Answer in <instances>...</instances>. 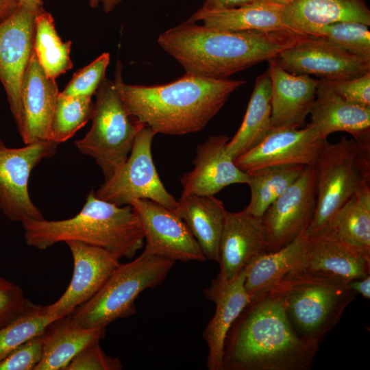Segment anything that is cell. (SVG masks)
Instances as JSON below:
<instances>
[{"label":"cell","instance_id":"6da1fadb","mask_svg":"<svg viewBox=\"0 0 370 370\" xmlns=\"http://www.w3.org/2000/svg\"><path fill=\"white\" fill-rule=\"evenodd\" d=\"M118 60L114 82L128 112L156 134L183 135L202 130L230 95L246 82L185 73L165 84H127Z\"/></svg>","mask_w":370,"mask_h":370},{"label":"cell","instance_id":"7a4b0ae2","mask_svg":"<svg viewBox=\"0 0 370 370\" xmlns=\"http://www.w3.org/2000/svg\"><path fill=\"white\" fill-rule=\"evenodd\" d=\"M304 36L289 30H219L186 21L162 33L157 41L186 73L224 79L275 58Z\"/></svg>","mask_w":370,"mask_h":370},{"label":"cell","instance_id":"3957f363","mask_svg":"<svg viewBox=\"0 0 370 370\" xmlns=\"http://www.w3.org/2000/svg\"><path fill=\"white\" fill-rule=\"evenodd\" d=\"M319 344L300 336L271 293L252 298L230 327L223 370H309Z\"/></svg>","mask_w":370,"mask_h":370},{"label":"cell","instance_id":"277c9868","mask_svg":"<svg viewBox=\"0 0 370 370\" xmlns=\"http://www.w3.org/2000/svg\"><path fill=\"white\" fill-rule=\"evenodd\" d=\"M27 245L45 249L56 243L79 241L104 249L119 259L133 258L144 245L143 230L131 205L119 206L88 194L82 210L63 220L21 222Z\"/></svg>","mask_w":370,"mask_h":370},{"label":"cell","instance_id":"5b68a950","mask_svg":"<svg viewBox=\"0 0 370 370\" xmlns=\"http://www.w3.org/2000/svg\"><path fill=\"white\" fill-rule=\"evenodd\" d=\"M175 262L145 249L132 261L120 263L99 291L72 312V321L84 328L106 329L134 314L138 295L161 284Z\"/></svg>","mask_w":370,"mask_h":370},{"label":"cell","instance_id":"8992f818","mask_svg":"<svg viewBox=\"0 0 370 370\" xmlns=\"http://www.w3.org/2000/svg\"><path fill=\"white\" fill-rule=\"evenodd\" d=\"M314 166L316 208L307 237L325 231L336 212L364 183L370 182V137L343 136L334 144L328 143Z\"/></svg>","mask_w":370,"mask_h":370},{"label":"cell","instance_id":"52a82bcc","mask_svg":"<svg viewBox=\"0 0 370 370\" xmlns=\"http://www.w3.org/2000/svg\"><path fill=\"white\" fill-rule=\"evenodd\" d=\"M269 292L280 302L294 330L317 344L357 295L347 282L304 276H285Z\"/></svg>","mask_w":370,"mask_h":370},{"label":"cell","instance_id":"ba28073f","mask_svg":"<svg viewBox=\"0 0 370 370\" xmlns=\"http://www.w3.org/2000/svg\"><path fill=\"white\" fill-rule=\"evenodd\" d=\"M95 95L91 127L75 145L96 161L106 181L125 162L144 125L128 112L114 81L105 77Z\"/></svg>","mask_w":370,"mask_h":370},{"label":"cell","instance_id":"9c48e42d","mask_svg":"<svg viewBox=\"0 0 370 370\" xmlns=\"http://www.w3.org/2000/svg\"><path fill=\"white\" fill-rule=\"evenodd\" d=\"M156 133L143 125L123 165L95 192L100 199L122 206L135 199H147L175 210L177 201L165 188L154 165L151 144Z\"/></svg>","mask_w":370,"mask_h":370},{"label":"cell","instance_id":"30bf717a","mask_svg":"<svg viewBox=\"0 0 370 370\" xmlns=\"http://www.w3.org/2000/svg\"><path fill=\"white\" fill-rule=\"evenodd\" d=\"M58 145L45 140L10 148L0 140V210L8 219H45L30 198L28 182L33 169L42 160L52 158Z\"/></svg>","mask_w":370,"mask_h":370},{"label":"cell","instance_id":"8fae6325","mask_svg":"<svg viewBox=\"0 0 370 370\" xmlns=\"http://www.w3.org/2000/svg\"><path fill=\"white\" fill-rule=\"evenodd\" d=\"M315 208L316 171L314 166H306L299 177L261 217L270 251H278L304 234Z\"/></svg>","mask_w":370,"mask_h":370},{"label":"cell","instance_id":"7c38bea8","mask_svg":"<svg viewBox=\"0 0 370 370\" xmlns=\"http://www.w3.org/2000/svg\"><path fill=\"white\" fill-rule=\"evenodd\" d=\"M42 6L20 5L0 24V81L16 126L21 117V87L34 51L35 19Z\"/></svg>","mask_w":370,"mask_h":370},{"label":"cell","instance_id":"4fadbf2b","mask_svg":"<svg viewBox=\"0 0 370 370\" xmlns=\"http://www.w3.org/2000/svg\"><path fill=\"white\" fill-rule=\"evenodd\" d=\"M328 143L310 123L299 129L273 128L259 144L234 162L245 173L267 166H314Z\"/></svg>","mask_w":370,"mask_h":370},{"label":"cell","instance_id":"5bb4252c","mask_svg":"<svg viewBox=\"0 0 370 370\" xmlns=\"http://www.w3.org/2000/svg\"><path fill=\"white\" fill-rule=\"evenodd\" d=\"M130 205L143 230L145 249L175 262L206 260L188 227L173 210L147 199H135Z\"/></svg>","mask_w":370,"mask_h":370},{"label":"cell","instance_id":"9a60e30c","mask_svg":"<svg viewBox=\"0 0 370 370\" xmlns=\"http://www.w3.org/2000/svg\"><path fill=\"white\" fill-rule=\"evenodd\" d=\"M369 274L370 258L325 231L308 237L304 254L285 276L330 279L348 283Z\"/></svg>","mask_w":370,"mask_h":370},{"label":"cell","instance_id":"2e32d148","mask_svg":"<svg viewBox=\"0 0 370 370\" xmlns=\"http://www.w3.org/2000/svg\"><path fill=\"white\" fill-rule=\"evenodd\" d=\"M273 59L289 73L312 75L321 80L352 79L370 72V61L308 36Z\"/></svg>","mask_w":370,"mask_h":370},{"label":"cell","instance_id":"e0dca14e","mask_svg":"<svg viewBox=\"0 0 370 370\" xmlns=\"http://www.w3.org/2000/svg\"><path fill=\"white\" fill-rule=\"evenodd\" d=\"M66 244L73 260L71 280L62 296L46 306L47 312L56 319L71 314L89 300L120 264L118 257L104 249L75 241Z\"/></svg>","mask_w":370,"mask_h":370},{"label":"cell","instance_id":"ac0fdd59","mask_svg":"<svg viewBox=\"0 0 370 370\" xmlns=\"http://www.w3.org/2000/svg\"><path fill=\"white\" fill-rule=\"evenodd\" d=\"M271 252L261 217L243 210L225 214L219 246L220 271L214 279L227 282L238 276L259 256Z\"/></svg>","mask_w":370,"mask_h":370},{"label":"cell","instance_id":"d6986e66","mask_svg":"<svg viewBox=\"0 0 370 370\" xmlns=\"http://www.w3.org/2000/svg\"><path fill=\"white\" fill-rule=\"evenodd\" d=\"M60 92L56 79L47 76L34 51L21 83L17 125L25 145L51 140V122Z\"/></svg>","mask_w":370,"mask_h":370},{"label":"cell","instance_id":"ffe728a7","mask_svg":"<svg viewBox=\"0 0 370 370\" xmlns=\"http://www.w3.org/2000/svg\"><path fill=\"white\" fill-rule=\"evenodd\" d=\"M226 134L211 135L197 147L194 168L180 178L182 193L214 196L234 184H247L249 174L241 171L227 153Z\"/></svg>","mask_w":370,"mask_h":370},{"label":"cell","instance_id":"44dd1931","mask_svg":"<svg viewBox=\"0 0 370 370\" xmlns=\"http://www.w3.org/2000/svg\"><path fill=\"white\" fill-rule=\"evenodd\" d=\"M268 62L271 81V129L303 127L321 79L289 73L273 58Z\"/></svg>","mask_w":370,"mask_h":370},{"label":"cell","instance_id":"7402d4cb","mask_svg":"<svg viewBox=\"0 0 370 370\" xmlns=\"http://www.w3.org/2000/svg\"><path fill=\"white\" fill-rule=\"evenodd\" d=\"M246 269L225 283L213 280L210 287L204 290L206 297L216 306L214 314L203 332V338L208 349L206 367L209 370H223L225 338L230 327L251 299L245 288Z\"/></svg>","mask_w":370,"mask_h":370},{"label":"cell","instance_id":"603a6c76","mask_svg":"<svg viewBox=\"0 0 370 370\" xmlns=\"http://www.w3.org/2000/svg\"><path fill=\"white\" fill-rule=\"evenodd\" d=\"M284 15L291 29L306 36L339 21L370 25V10L365 0H296L284 6Z\"/></svg>","mask_w":370,"mask_h":370},{"label":"cell","instance_id":"cb8c5ba5","mask_svg":"<svg viewBox=\"0 0 370 370\" xmlns=\"http://www.w3.org/2000/svg\"><path fill=\"white\" fill-rule=\"evenodd\" d=\"M310 114V123L323 138L336 132H347L355 140L370 137V108L343 99L321 80Z\"/></svg>","mask_w":370,"mask_h":370},{"label":"cell","instance_id":"d4e9b609","mask_svg":"<svg viewBox=\"0 0 370 370\" xmlns=\"http://www.w3.org/2000/svg\"><path fill=\"white\" fill-rule=\"evenodd\" d=\"M174 212L183 220L206 260L219 262L225 210L214 196L182 193Z\"/></svg>","mask_w":370,"mask_h":370},{"label":"cell","instance_id":"484cf974","mask_svg":"<svg viewBox=\"0 0 370 370\" xmlns=\"http://www.w3.org/2000/svg\"><path fill=\"white\" fill-rule=\"evenodd\" d=\"M284 8L280 5L257 0L241 7L218 11L199 9L187 21H201L205 27L226 31H293L285 22Z\"/></svg>","mask_w":370,"mask_h":370},{"label":"cell","instance_id":"4316f807","mask_svg":"<svg viewBox=\"0 0 370 370\" xmlns=\"http://www.w3.org/2000/svg\"><path fill=\"white\" fill-rule=\"evenodd\" d=\"M105 333L106 329L77 325L70 314L55 320L42 334V357L34 370H65L80 351L100 341Z\"/></svg>","mask_w":370,"mask_h":370},{"label":"cell","instance_id":"83f0119b","mask_svg":"<svg viewBox=\"0 0 370 370\" xmlns=\"http://www.w3.org/2000/svg\"><path fill=\"white\" fill-rule=\"evenodd\" d=\"M271 81L269 70L256 77L243 122L226 145L235 160L259 144L271 130Z\"/></svg>","mask_w":370,"mask_h":370},{"label":"cell","instance_id":"f1b7e54d","mask_svg":"<svg viewBox=\"0 0 370 370\" xmlns=\"http://www.w3.org/2000/svg\"><path fill=\"white\" fill-rule=\"evenodd\" d=\"M307 244L304 233L286 247L262 255L247 266L245 288L250 299L275 286L303 256Z\"/></svg>","mask_w":370,"mask_h":370},{"label":"cell","instance_id":"f546056e","mask_svg":"<svg viewBox=\"0 0 370 370\" xmlns=\"http://www.w3.org/2000/svg\"><path fill=\"white\" fill-rule=\"evenodd\" d=\"M325 231L370 258V182L364 183L336 212Z\"/></svg>","mask_w":370,"mask_h":370},{"label":"cell","instance_id":"4dcf8cb0","mask_svg":"<svg viewBox=\"0 0 370 370\" xmlns=\"http://www.w3.org/2000/svg\"><path fill=\"white\" fill-rule=\"evenodd\" d=\"M71 45V40L64 42L61 39L49 12L43 10L36 15L34 51L47 77L56 79L73 68Z\"/></svg>","mask_w":370,"mask_h":370},{"label":"cell","instance_id":"1f68e13d","mask_svg":"<svg viewBox=\"0 0 370 370\" xmlns=\"http://www.w3.org/2000/svg\"><path fill=\"white\" fill-rule=\"evenodd\" d=\"M305 166H267L247 173L251 197L244 210L261 217L269 206L299 177Z\"/></svg>","mask_w":370,"mask_h":370},{"label":"cell","instance_id":"d6a6232c","mask_svg":"<svg viewBox=\"0 0 370 370\" xmlns=\"http://www.w3.org/2000/svg\"><path fill=\"white\" fill-rule=\"evenodd\" d=\"M55 320L56 319L47 312L46 306L29 301L18 317L0 328V360L27 340L43 334Z\"/></svg>","mask_w":370,"mask_h":370},{"label":"cell","instance_id":"836d02e7","mask_svg":"<svg viewBox=\"0 0 370 370\" xmlns=\"http://www.w3.org/2000/svg\"><path fill=\"white\" fill-rule=\"evenodd\" d=\"M92 97L58 95L51 126V139L58 144L71 138L91 119Z\"/></svg>","mask_w":370,"mask_h":370},{"label":"cell","instance_id":"e575fe53","mask_svg":"<svg viewBox=\"0 0 370 370\" xmlns=\"http://www.w3.org/2000/svg\"><path fill=\"white\" fill-rule=\"evenodd\" d=\"M368 27L356 21H339L323 25L308 36L370 61V32Z\"/></svg>","mask_w":370,"mask_h":370},{"label":"cell","instance_id":"d590c367","mask_svg":"<svg viewBox=\"0 0 370 370\" xmlns=\"http://www.w3.org/2000/svg\"><path fill=\"white\" fill-rule=\"evenodd\" d=\"M109 63L110 53H102L89 64L75 72L60 94L92 97L106 77Z\"/></svg>","mask_w":370,"mask_h":370},{"label":"cell","instance_id":"8d00e7d4","mask_svg":"<svg viewBox=\"0 0 370 370\" xmlns=\"http://www.w3.org/2000/svg\"><path fill=\"white\" fill-rule=\"evenodd\" d=\"M42 354V334L27 340L0 360V370H34Z\"/></svg>","mask_w":370,"mask_h":370},{"label":"cell","instance_id":"74e56055","mask_svg":"<svg viewBox=\"0 0 370 370\" xmlns=\"http://www.w3.org/2000/svg\"><path fill=\"white\" fill-rule=\"evenodd\" d=\"M99 341H95L80 351L65 370H120L123 365L118 357L107 355Z\"/></svg>","mask_w":370,"mask_h":370},{"label":"cell","instance_id":"f35d334b","mask_svg":"<svg viewBox=\"0 0 370 370\" xmlns=\"http://www.w3.org/2000/svg\"><path fill=\"white\" fill-rule=\"evenodd\" d=\"M321 81L343 99L370 108V72L352 79Z\"/></svg>","mask_w":370,"mask_h":370},{"label":"cell","instance_id":"ab89813d","mask_svg":"<svg viewBox=\"0 0 370 370\" xmlns=\"http://www.w3.org/2000/svg\"><path fill=\"white\" fill-rule=\"evenodd\" d=\"M28 302L20 286L0 276V328L18 317Z\"/></svg>","mask_w":370,"mask_h":370},{"label":"cell","instance_id":"60d3db41","mask_svg":"<svg viewBox=\"0 0 370 370\" xmlns=\"http://www.w3.org/2000/svg\"><path fill=\"white\" fill-rule=\"evenodd\" d=\"M257 0H205L200 8L206 11H218L251 3Z\"/></svg>","mask_w":370,"mask_h":370},{"label":"cell","instance_id":"b9f144b4","mask_svg":"<svg viewBox=\"0 0 370 370\" xmlns=\"http://www.w3.org/2000/svg\"><path fill=\"white\" fill-rule=\"evenodd\" d=\"M347 285L356 294L361 295L367 299L370 298V275L351 280L347 283Z\"/></svg>","mask_w":370,"mask_h":370},{"label":"cell","instance_id":"7bdbcfd3","mask_svg":"<svg viewBox=\"0 0 370 370\" xmlns=\"http://www.w3.org/2000/svg\"><path fill=\"white\" fill-rule=\"evenodd\" d=\"M19 6V0H0V24L12 16Z\"/></svg>","mask_w":370,"mask_h":370},{"label":"cell","instance_id":"ee69618b","mask_svg":"<svg viewBox=\"0 0 370 370\" xmlns=\"http://www.w3.org/2000/svg\"><path fill=\"white\" fill-rule=\"evenodd\" d=\"M121 1V0H99L104 12L107 14L112 12Z\"/></svg>","mask_w":370,"mask_h":370},{"label":"cell","instance_id":"f6af8a7d","mask_svg":"<svg viewBox=\"0 0 370 370\" xmlns=\"http://www.w3.org/2000/svg\"><path fill=\"white\" fill-rule=\"evenodd\" d=\"M20 5L42 6V0H19Z\"/></svg>","mask_w":370,"mask_h":370},{"label":"cell","instance_id":"bcb514c9","mask_svg":"<svg viewBox=\"0 0 370 370\" xmlns=\"http://www.w3.org/2000/svg\"><path fill=\"white\" fill-rule=\"evenodd\" d=\"M264 1L280 5L282 6H287L291 4L292 3H293L296 0H264Z\"/></svg>","mask_w":370,"mask_h":370},{"label":"cell","instance_id":"7dc6e473","mask_svg":"<svg viewBox=\"0 0 370 370\" xmlns=\"http://www.w3.org/2000/svg\"><path fill=\"white\" fill-rule=\"evenodd\" d=\"M89 4L91 8H95L99 3V0H88Z\"/></svg>","mask_w":370,"mask_h":370}]
</instances>
